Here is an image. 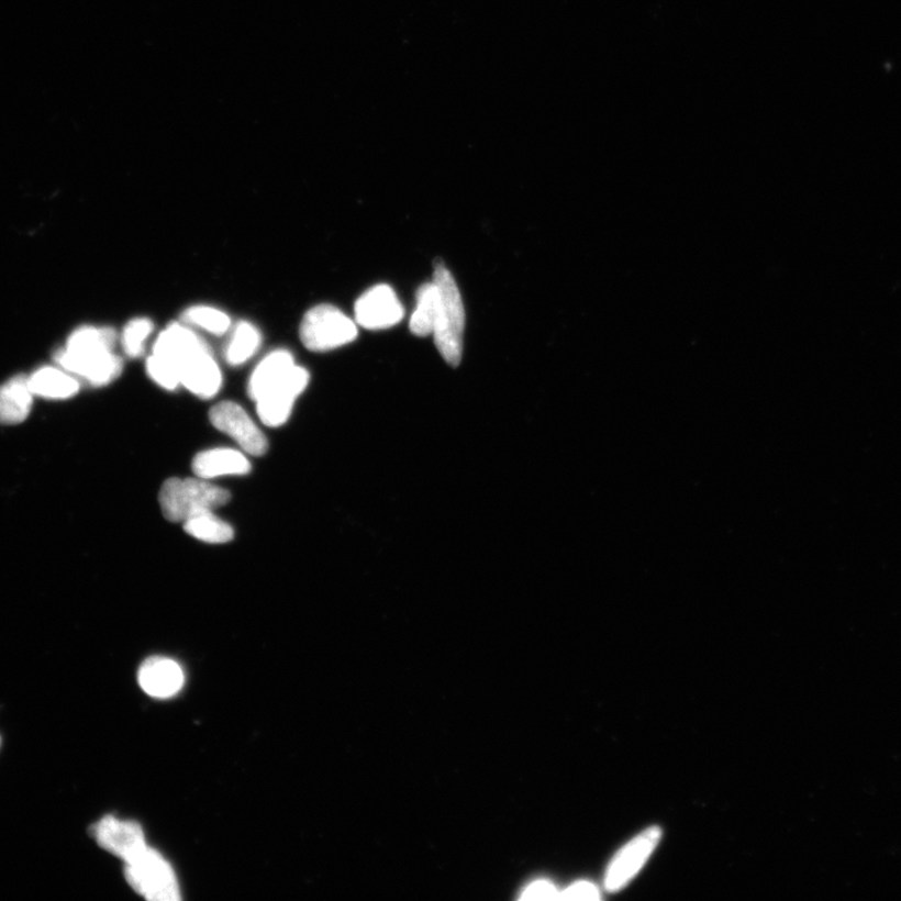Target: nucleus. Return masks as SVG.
I'll return each instance as SVG.
<instances>
[{
  "mask_svg": "<svg viewBox=\"0 0 901 901\" xmlns=\"http://www.w3.org/2000/svg\"><path fill=\"white\" fill-rule=\"evenodd\" d=\"M124 874L129 885L148 900L177 901L180 898L173 867L164 856L148 846L133 859L125 861Z\"/></svg>",
  "mask_w": 901,
  "mask_h": 901,
  "instance_id": "3",
  "label": "nucleus"
},
{
  "mask_svg": "<svg viewBox=\"0 0 901 901\" xmlns=\"http://www.w3.org/2000/svg\"><path fill=\"white\" fill-rule=\"evenodd\" d=\"M600 889L590 881L575 882L569 888L560 891L561 900H599Z\"/></svg>",
  "mask_w": 901,
  "mask_h": 901,
  "instance_id": "25",
  "label": "nucleus"
},
{
  "mask_svg": "<svg viewBox=\"0 0 901 901\" xmlns=\"http://www.w3.org/2000/svg\"><path fill=\"white\" fill-rule=\"evenodd\" d=\"M182 320L185 323L193 324V326L205 330L215 336L224 335L231 327L229 314L211 308V305H193L183 313Z\"/></svg>",
  "mask_w": 901,
  "mask_h": 901,
  "instance_id": "22",
  "label": "nucleus"
},
{
  "mask_svg": "<svg viewBox=\"0 0 901 901\" xmlns=\"http://www.w3.org/2000/svg\"><path fill=\"white\" fill-rule=\"evenodd\" d=\"M179 378L180 385L197 398L210 400L219 393L222 386V374L210 346L198 351L185 360L179 369Z\"/></svg>",
  "mask_w": 901,
  "mask_h": 901,
  "instance_id": "11",
  "label": "nucleus"
},
{
  "mask_svg": "<svg viewBox=\"0 0 901 901\" xmlns=\"http://www.w3.org/2000/svg\"><path fill=\"white\" fill-rule=\"evenodd\" d=\"M193 472L204 480L222 476H242L251 471L248 458L233 448H213L198 454L192 463Z\"/></svg>",
  "mask_w": 901,
  "mask_h": 901,
  "instance_id": "13",
  "label": "nucleus"
},
{
  "mask_svg": "<svg viewBox=\"0 0 901 901\" xmlns=\"http://www.w3.org/2000/svg\"><path fill=\"white\" fill-rule=\"evenodd\" d=\"M560 897V890H558L553 882L546 880H540L534 882V885H530L522 893V900H552L558 899Z\"/></svg>",
  "mask_w": 901,
  "mask_h": 901,
  "instance_id": "26",
  "label": "nucleus"
},
{
  "mask_svg": "<svg viewBox=\"0 0 901 901\" xmlns=\"http://www.w3.org/2000/svg\"><path fill=\"white\" fill-rule=\"evenodd\" d=\"M153 331L148 319H134L127 323L122 333V347L129 357L138 358L144 354L146 341Z\"/></svg>",
  "mask_w": 901,
  "mask_h": 901,
  "instance_id": "23",
  "label": "nucleus"
},
{
  "mask_svg": "<svg viewBox=\"0 0 901 901\" xmlns=\"http://www.w3.org/2000/svg\"><path fill=\"white\" fill-rule=\"evenodd\" d=\"M205 347L209 345L185 324L173 323L158 336L153 347V355L166 358L178 368L179 372L180 366L187 358Z\"/></svg>",
  "mask_w": 901,
  "mask_h": 901,
  "instance_id": "14",
  "label": "nucleus"
},
{
  "mask_svg": "<svg viewBox=\"0 0 901 901\" xmlns=\"http://www.w3.org/2000/svg\"><path fill=\"white\" fill-rule=\"evenodd\" d=\"M355 315L356 322L364 329L386 330L403 319L404 309L390 286L378 285L359 297Z\"/></svg>",
  "mask_w": 901,
  "mask_h": 901,
  "instance_id": "8",
  "label": "nucleus"
},
{
  "mask_svg": "<svg viewBox=\"0 0 901 901\" xmlns=\"http://www.w3.org/2000/svg\"><path fill=\"white\" fill-rule=\"evenodd\" d=\"M301 340L305 348L324 353L354 342L358 335L356 323L331 304H320L304 314Z\"/></svg>",
  "mask_w": 901,
  "mask_h": 901,
  "instance_id": "4",
  "label": "nucleus"
},
{
  "mask_svg": "<svg viewBox=\"0 0 901 901\" xmlns=\"http://www.w3.org/2000/svg\"><path fill=\"white\" fill-rule=\"evenodd\" d=\"M0 745H2V738H0Z\"/></svg>",
  "mask_w": 901,
  "mask_h": 901,
  "instance_id": "27",
  "label": "nucleus"
},
{
  "mask_svg": "<svg viewBox=\"0 0 901 901\" xmlns=\"http://www.w3.org/2000/svg\"><path fill=\"white\" fill-rule=\"evenodd\" d=\"M138 680L141 688L153 698L166 699L182 689L185 676L180 666L167 657H149L141 666Z\"/></svg>",
  "mask_w": 901,
  "mask_h": 901,
  "instance_id": "12",
  "label": "nucleus"
},
{
  "mask_svg": "<svg viewBox=\"0 0 901 901\" xmlns=\"http://www.w3.org/2000/svg\"><path fill=\"white\" fill-rule=\"evenodd\" d=\"M115 341L116 333L111 327L85 326L71 333L66 349L77 355L108 353L113 351Z\"/></svg>",
  "mask_w": 901,
  "mask_h": 901,
  "instance_id": "18",
  "label": "nucleus"
},
{
  "mask_svg": "<svg viewBox=\"0 0 901 901\" xmlns=\"http://www.w3.org/2000/svg\"><path fill=\"white\" fill-rule=\"evenodd\" d=\"M33 399L30 377L24 375L0 386V425H18L29 419Z\"/></svg>",
  "mask_w": 901,
  "mask_h": 901,
  "instance_id": "15",
  "label": "nucleus"
},
{
  "mask_svg": "<svg viewBox=\"0 0 901 901\" xmlns=\"http://www.w3.org/2000/svg\"><path fill=\"white\" fill-rule=\"evenodd\" d=\"M309 382L308 369L294 366L281 382L256 401L259 420L268 427L282 426L291 416L296 399Z\"/></svg>",
  "mask_w": 901,
  "mask_h": 901,
  "instance_id": "7",
  "label": "nucleus"
},
{
  "mask_svg": "<svg viewBox=\"0 0 901 901\" xmlns=\"http://www.w3.org/2000/svg\"><path fill=\"white\" fill-rule=\"evenodd\" d=\"M54 359L67 372L77 378H82V380L94 387L110 385L121 376L123 369L121 357L114 355L113 351L77 355L63 348L58 351Z\"/></svg>",
  "mask_w": 901,
  "mask_h": 901,
  "instance_id": "9",
  "label": "nucleus"
},
{
  "mask_svg": "<svg viewBox=\"0 0 901 901\" xmlns=\"http://www.w3.org/2000/svg\"><path fill=\"white\" fill-rule=\"evenodd\" d=\"M434 283L438 291V308L435 321V344L441 356L449 366L461 364L466 314L461 293L453 275L443 263L435 266Z\"/></svg>",
  "mask_w": 901,
  "mask_h": 901,
  "instance_id": "1",
  "label": "nucleus"
},
{
  "mask_svg": "<svg viewBox=\"0 0 901 901\" xmlns=\"http://www.w3.org/2000/svg\"><path fill=\"white\" fill-rule=\"evenodd\" d=\"M259 331L249 322H240L224 351V358L231 366L246 364L257 354L260 346Z\"/></svg>",
  "mask_w": 901,
  "mask_h": 901,
  "instance_id": "21",
  "label": "nucleus"
},
{
  "mask_svg": "<svg viewBox=\"0 0 901 901\" xmlns=\"http://www.w3.org/2000/svg\"><path fill=\"white\" fill-rule=\"evenodd\" d=\"M188 535L209 544H225L233 540L234 531L227 522L215 516L213 511H205L183 522Z\"/></svg>",
  "mask_w": 901,
  "mask_h": 901,
  "instance_id": "19",
  "label": "nucleus"
},
{
  "mask_svg": "<svg viewBox=\"0 0 901 901\" xmlns=\"http://www.w3.org/2000/svg\"><path fill=\"white\" fill-rule=\"evenodd\" d=\"M661 836V827L650 826L619 850L607 870L605 888L610 893H616L630 885L659 845Z\"/></svg>",
  "mask_w": 901,
  "mask_h": 901,
  "instance_id": "5",
  "label": "nucleus"
},
{
  "mask_svg": "<svg viewBox=\"0 0 901 901\" xmlns=\"http://www.w3.org/2000/svg\"><path fill=\"white\" fill-rule=\"evenodd\" d=\"M416 301V309H414L410 321V330L413 335L426 337L434 332L438 308V291L434 281L420 287Z\"/></svg>",
  "mask_w": 901,
  "mask_h": 901,
  "instance_id": "20",
  "label": "nucleus"
},
{
  "mask_svg": "<svg viewBox=\"0 0 901 901\" xmlns=\"http://www.w3.org/2000/svg\"><path fill=\"white\" fill-rule=\"evenodd\" d=\"M34 396L48 400H67L79 392L78 378L62 367H42L30 376Z\"/></svg>",
  "mask_w": 901,
  "mask_h": 901,
  "instance_id": "17",
  "label": "nucleus"
},
{
  "mask_svg": "<svg viewBox=\"0 0 901 901\" xmlns=\"http://www.w3.org/2000/svg\"><path fill=\"white\" fill-rule=\"evenodd\" d=\"M227 490L200 479H169L162 486L159 504L170 522H185L205 511H213L230 501Z\"/></svg>",
  "mask_w": 901,
  "mask_h": 901,
  "instance_id": "2",
  "label": "nucleus"
},
{
  "mask_svg": "<svg viewBox=\"0 0 901 901\" xmlns=\"http://www.w3.org/2000/svg\"><path fill=\"white\" fill-rule=\"evenodd\" d=\"M210 419L215 429L236 441L247 454L263 456L267 453L268 443L264 432L238 403L223 401L215 404Z\"/></svg>",
  "mask_w": 901,
  "mask_h": 901,
  "instance_id": "6",
  "label": "nucleus"
},
{
  "mask_svg": "<svg viewBox=\"0 0 901 901\" xmlns=\"http://www.w3.org/2000/svg\"><path fill=\"white\" fill-rule=\"evenodd\" d=\"M296 366L293 356L285 349L275 351L263 359L252 374L248 393L255 402L283 380Z\"/></svg>",
  "mask_w": 901,
  "mask_h": 901,
  "instance_id": "16",
  "label": "nucleus"
},
{
  "mask_svg": "<svg viewBox=\"0 0 901 901\" xmlns=\"http://www.w3.org/2000/svg\"><path fill=\"white\" fill-rule=\"evenodd\" d=\"M147 372L153 381L168 391L180 385L178 368L164 357L152 354L147 359Z\"/></svg>",
  "mask_w": 901,
  "mask_h": 901,
  "instance_id": "24",
  "label": "nucleus"
},
{
  "mask_svg": "<svg viewBox=\"0 0 901 901\" xmlns=\"http://www.w3.org/2000/svg\"><path fill=\"white\" fill-rule=\"evenodd\" d=\"M93 835L99 846L129 861L147 848L140 824L123 822L114 816H105L93 826Z\"/></svg>",
  "mask_w": 901,
  "mask_h": 901,
  "instance_id": "10",
  "label": "nucleus"
}]
</instances>
